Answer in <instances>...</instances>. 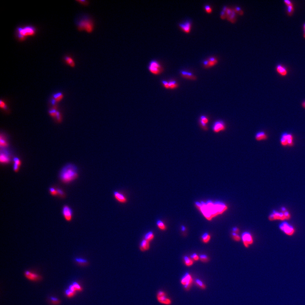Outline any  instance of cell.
I'll return each mask as SVG.
<instances>
[{
    "mask_svg": "<svg viewBox=\"0 0 305 305\" xmlns=\"http://www.w3.org/2000/svg\"><path fill=\"white\" fill-rule=\"evenodd\" d=\"M50 302L52 304L54 305H57L60 303V300L58 298L55 297H50Z\"/></svg>",
    "mask_w": 305,
    "mask_h": 305,
    "instance_id": "836d02e7",
    "label": "cell"
},
{
    "mask_svg": "<svg viewBox=\"0 0 305 305\" xmlns=\"http://www.w3.org/2000/svg\"><path fill=\"white\" fill-rule=\"evenodd\" d=\"M182 230H185L184 227H182Z\"/></svg>",
    "mask_w": 305,
    "mask_h": 305,
    "instance_id": "680465c9",
    "label": "cell"
},
{
    "mask_svg": "<svg viewBox=\"0 0 305 305\" xmlns=\"http://www.w3.org/2000/svg\"><path fill=\"white\" fill-rule=\"evenodd\" d=\"M232 236L233 238L235 241H240L241 240V238L238 234L235 233L233 232L232 234Z\"/></svg>",
    "mask_w": 305,
    "mask_h": 305,
    "instance_id": "7bdbcfd3",
    "label": "cell"
},
{
    "mask_svg": "<svg viewBox=\"0 0 305 305\" xmlns=\"http://www.w3.org/2000/svg\"><path fill=\"white\" fill-rule=\"evenodd\" d=\"M284 2L286 4V5L287 6L291 5V4H292V2L291 1H289V0H285L284 1Z\"/></svg>",
    "mask_w": 305,
    "mask_h": 305,
    "instance_id": "11a10c76",
    "label": "cell"
},
{
    "mask_svg": "<svg viewBox=\"0 0 305 305\" xmlns=\"http://www.w3.org/2000/svg\"><path fill=\"white\" fill-rule=\"evenodd\" d=\"M56 118H57V119L58 121L59 122H61V119H62V118H61V115H60V113L59 112H58V111H57V115H56Z\"/></svg>",
    "mask_w": 305,
    "mask_h": 305,
    "instance_id": "db71d44e",
    "label": "cell"
},
{
    "mask_svg": "<svg viewBox=\"0 0 305 305\" xmlns=\"http://www.w3.org/2000/svg\"><path fill=\"white\" fill-rule=\"evenodd\" d=\"M157 298L158 301L162 304L169 305H170L172 302L171 300L167 297L166 293L163 291H160L158 292Z\"/></svg>",
    "mask_w": 305,
    "mask_h": 305,
    "instance_id": "7c38bea8",
    "label": "cell"
},
{
    "mask_svg": "<svg viewBox=\"0 0 305 305\" xmlns=\"http://www.w3.org/2000/svg\"><path fill=\"white\" fill-rule=\"evenodd\" d=\"M13 161L14 162V164L17 165L18 166H19V167L21 166V160H20L19 158H17V157H15L13 159Z\"/></svg>",
    "mask_w": 305,
    "mask_h": 305,
    "instance_id": "f6af8a7d",
    "label": "cell"
},
{
    "mask_svg": "<svg viewBox=\"0 0 305 305\" xmlns=\"http://www.w3.org/2000/svg\"><path fill=\"white\" fill-rule=\"evenodd\" d=\"M49 192L50 193L51 195L53 196H56L57 195V190L56 189H55L53 187H50L49 189Z\"/></svg>",
    "mask_w": 305,
    "mask_h": 305,
    "instance_id": "60d3db41",
    "label": "cell"
},
{
    "mask_svg": "<svg viewBox=\"0 0 305 305\" xmlns=\"http://www.w3.org/2000/svg\"><path fill=\"white\" fill-rule=\"evenodd\" d=\"M191 258H192V259L194 261H198L200 258V257H199L198 256L197 254H193L191 256Z\"/></svg>",
    "mask_w": 305,
    "mask_h": 305,
    "instance_id": "c3c4849f",
    "label": "cell"
},
{
    "mask_svg": "<svg viewBox=\"0 0 305 305\" xmlns=\"http://www.w3.org/2000/svg\"><path fill=\"white\" fill-rule=\"evenodd\" d=\"M64 61L66 64L71 68H74L76 66L75 62L73 58L71 56H65L64 57Z\"/></svg>",
    "mask_w": 305,
    "mask_h": 305,
    "instance_id": "603a6c76",
    "label": "cell"
},
{
    "mask_svg": "<svg viewBox=\"0 0 305 305\" xmlns=\"http://www.w3.org/2000/svg\"><path fill=\"white\" fill-rule=\"evenodd\" d=\"M36 29L32 26H26L17 28V38L20 41H25L28 36H33L36 34Z\"/></svg>",
    "mask_w": 305,
    "mask_h": 305,
    "instance_id": "3957f363",
    "label": "cell"
},
{
    "mask_svg": "<svg viewBox=\"0 0 305 305\" xmlns=\"http://www.w3.org/2000/svg\"><path fill=\"white\" fill-rule=\"evenodd\" d=\"M218 60L214 57H211L203 61V66L206 68H211L218 64Z\"/></svg>",
    "mask_w": 305,
    "mask_h": 305,
    "instance_id": "9a60e30c",
    "label": "cell"
},
{
    "mask_svg": "<svg viewBox=\"0 0 305 305\" xmlns=\"http://www.w3.org/2000/svg\"><path fill=\"white\" fill-rule=\"evenodd\" d=\"M195 283L201 289H206V286L205 284H204L202 281H201L200 279H197L195 281Z\"/></svg>",
    "mask_w": 305,
    "mask_h": 305,
    "instance_id": "d590c367",
    "label": "cell"
},
{
    "mask_svg": "<svg viewBox=\"0 0 305 305\" xmlns=\"http://www.w3.org/2000/svg\"><path fill=\"white\" fill-rule=\"evenodd\" d=\"M157 227L161 230H166V228H167L166 226H165V224L164 222L162 221H161V220H158L157 222Z\"/></svg>",
    "mask_w": 305,
    "mask_h": 305,
    "instance_id": "f1b7e54d",
    "label": "cell"
},
{
    "mask_svg": "<svg viewBox=\"0 0 305 305\" xmlns=\"http://www.w3.org/2000/svg\"><path fill=\"white\" fill-rule=\"evenodd\" d=\"M199 121L202 122L203 123H204L205 124H207L209 122V118L207 116L203 115H201L200 117Z\"/></svg>",
    "mask_w": 305,
    "mask_h": 305,
    "instance_id": "8d00e7d4",
    "label": "cell"
},
{
    "mask_svg": "<svg viewBox=\"0 0 305 305\" xmlns=\"http://www.w3.org/2000/svg\"><path fill=\"white\" fill-rule=\"evenodd\" d=\"M76 1L78 2L79 3H80V4H81L82 5H85V6L86 5H88L89 4V2L87 1H83V0H80V1L79 0V1H78V0H77Z\"/></svg>",
    "mask_w": 305,
    "mask_h": 305,
    "instance_id": "f907efd6",
    "label": "cell"
},
{
    "mask_svg": "<svg viewBox=\"0 0 305 305\" xmlns=\"http://www.w3.org/2000/svg\"><path fill=\"white\" fill-rule=\"evenodd\" d=\"M169 89L170 90H174L176 89L178 87V84L176 81L174 80H170L168 81Z\"/></svg>",
    "mask_w": 305,
    "mask_h": 305,
    "instance_id": "4316f807",
    "label": "cell"
},
{
    "mask_svg": "<svg viewBox=\"0 0 305 305\" xmlns=\"http://www.w3.org/2000/svg\"><path fill=\"white\" fill-rule=\"evenodd\" d=\"M62 214L67 221L71 220L73 217V211L69 206H64L62 208Z\"/></svg>",
    "mask_w": 305,
    "mask_h": 305,
    "instance_id": "5bb4252c",
    "label": "cell"
},
{
    "mask_svg": "<svg viewBox=\"0 0 305 305\" xmlns=\"http://www.w3.org/2000/svg\"><path fill=\"white\" fill-rule=\"evenodd\" d=\"M220 17L223 19L227 18V15H226V11L224 10H222V11L221 12Z\"/></svg>",
    "mask_w": 305,
    "mask_h": 305,
    "instance_id": "816d5d0a",
    "label": "cell"
},
{
    "mask_svg": "<svg viewBox=\"0 0 305 305\" xmlns=\"http://www.w3.org/2000/svg\"><path fill=\"white\" fill-rule=\"evenodd\" d=\"M295 137L292 133L284 132L280 137V143L283 147H293L295 146Z\"/></svg>",
    "mask_w": 305,
    "mask_h": 305,
    "instance_id": "8992f818",
    "label": "cell"
},
{
    "mask_svg": "<svg viewBox=\"0 0 305 305\" xmlns=\"http://www.w3.org/2000/svg\"><path fill=\"white\" fill-rule=\"evenodd\" d=\"M114 196L117 201L122 203H126L127 202V199L123 194L117 191L114 192Z\"/></svg>",
    "mask_w": 305,
    "mask_h": 305,
    "instance_id": "d6986e66",
    "label": "cell"
},
{
    "mask_svg": "<svg viewBox=\"0 0 305 305\" xmlns=\"http://www.w3.org/2000/svg\"><path fill=\"white\" fill-rule=\"evenodd\" d=\"M276 71L281 76H285L288 73L287 70L284 66L281 64H278L276 68Z\"/></svg>",
    "mask_w": 305,
    "mask_h": 305,
    "instance_id": "44dd1931",
    "label": "cell"
},
{
    "mask_svg": "<svg viewBox=\"0 0 305 305\" xmlns=\"http://www.w3.org/2000/svg\"><path fill=\"white\" fill-rule=\"evenodd\" d=\"M0 106L1 109H6V103L4 101L1 100L0 101Z\"/></svg>",
    "mask_w": 305,
    "mask_h": 305,
    "instance_id": "681fc988",
    "label": "cell"
},
{
    "mask_svg": "<svg viewBox=\"0 0 305 305\" xmlns=\"http://www.w3.org/2000/svg\"><path fill=\"white\" fill-rule=\"evenodd\" d=\"M64 95L61 92H57L53 95V99L56 102H59L63 99Z\"/></svg>",
    "mask_w": 305,
    "mask_h": 305,
    "instance_id": "d4e9b609",
    "label": "cell"
},
{
    "mask_svg": "<svg viewBox=\"0 0 305 305\" xmlns=\"http://www.w3.org/2000/svg\"><path fill=\"white\" fill-rule=\"evenodd\" d=\"M269 136L265 131H258L255 134V139L258 142L264 141L268 139Z\"/></svg>",
    "mask_w": 305,
    "mask_h": 305,
    "instance_id": "2e32d148",
    "label": "cell"
},
{
    "mask_svg": "<svg viewBox=\"0 0 305 305\" xmlns=\"http://www.w3.org/2000/svg\"><path fill=\"white\" fill-rule=\"evenodd\" d=\"M201 237H202L203 242L205 243H208L211 239L210 236L207 233L203 234V235H202V236Z\"/></svg>",
    "mask_w": 305,
    "mask_h": 305,
    "instance_id": "1f68e13d",
    "label": "cell"
},
{
    "mask_svg": "<svg viewBox=\"0 0 305 305\" xmlns=\"http://www.w3.org/2000/svg\"><path fill=\"white\" fill-rule=\"evenodd\" d=\"M195 206L202 213L205 218L209 220H212L215 217L222 214L228 207L225 204L220 201L212 202L209 200L207 202L202 201L195 202Z\"/></svg>",
    "mask_w": 305,
    "mask_h": 305,
    "instance_id": "6da1fadb",
    "label": "cell"
},
{
    "mask_svg": "<svg viewBox=\"0 0 305 305\" xmlns=\"http://www.w3.org/2000/svg\"><path fill=\"white\" fill-rule=\"evenodd\" d=\"M78 30L79 31H85L91 33L94 29V24L91 19L88 17H84L79 20L77 24Z\"/></svg>",
    "mask_w": 305,
    "mask_h": 305,
    "instance_id": "277c9868",
    "label": "cell"
},
{
    "mask_svg": "<svg viewBox=\"0 0 305 305\" xmlns=\"http://www.w3.org/2000/svg\"><path fill=\"white\" fill-rule=\"evenodd\" d=\"M233 232L235 233H236V234H238L239 232V230L238 228H236V227H234V228H233Z\"/></svg>",
    "mask_w": 305,
    "mask_h": 305,
    "instance_id": "9f6ffc18",
    "label": "cell"
},
{
    "mask_svg": "<svg viewBox=\"0 0 305 305\" xmlns=\"http://www.w3.org/2000/svg\"><path fill=\"white\" fill-rule=\"evenodd\" d=\"M234 11L236 12V13L238 14H240V15H242L243 14V11L242 10L241 8L239 6H236L234 9Z\"/></svg>",
    "mask_w": 305,
    "mask_h": 305,
    "instance_id": "ee69618b",
    "label": "cell"
},
{
    "mask_svg": "<svg viewBox=\"0 0 305 305\" xmlns=\"http://www.w3.org/2000/svg\"><path fill=\"white\" fill-rule=\"evenodd\" d=\"M148 69L149 71L154 75H159L163 71L162 67L159 62L155 60H153L150 62Z\"/></svg>",
    "mask_w": 305,
    "mask_h": 305,
    "instance_id": "52a82bcc",
    "label": "cell"
},
{
    "mask_svg": "<svg viewBox=\"0 0 305 305\" xmlns=\"http://www.w3.org/2000/svg\"><path fill=\"white\" fill-rule=\"evenodd\" d=\"M56 190H57V195L60 197L61 198H64L65 197V193L62 189L58 188H56Z\"/></svg>",
    "mask_w": 305,
    "mask_h": 305,
    "instance_id": "f35d334b",
    "label": "cell"
},
{
    "mask_svg": "<svg viewBox=\"0 0 305 305\" xmlns=\"http://www.w3.org/2000/svg\"><path fill=\"white\" fill-rule=\"evenodd\" d=\"M72 284H73V286L75 288L76 291H78L79 292H82L83 291V288H82V286H81L80 285V284L79 283L77 282H73Z\"/></svg>",
    "mask_w": 305,
    "mask_h": 305,
    "instance_id": "d6a6232c",
    "label": "cell"
},
{
    "mask_svg": "<svg viewBox=\"0 0 305 305\" xmlns=\"http://www.w3.org/2000/svg\"><path fill=\"white\" fill-rule=\"evenodd\" d=\"M75 261L78 265L82 266H84L88 264V262L87 260L82 258H75Z\"/></svg>",
    "mask_w": 305,
    "mask_h": 305,
    "instance_id": "cb8c5ba5",
    "label": "cell"
},
{
    "mask_svg": "<svg viewBox=\"0 0 305 305\" xmlns=\"http://www.w3.org/2000/svg\"><path fill=\"white\" fill-rule=\"evenodd\" d=\"M304 30V34H305V30Z\"/></svg>",
    "mask_w": 305,
    "mask_h": 305,
    "instance_id": "91938a15",
    "label": "cell"
},
{
    "mask_svg": "<svg viewBox=\"0 0 305 305\" xmlns=\"http://www.w3.org/2000/svg\"><path fill=\"white\" fill-rule=\"evenodd\" d=\"M180 28L186 33H189L192 28V23L189 20H187L184 22L179 24Z\"/></svg>",
    "mask_w": 305,
    "mask_h": 305,
    "instance_id": "e0dca14e",
    "label": "cell"
},
{
    "mask_svg": "<svg viewBox=\"0 0 305 305\" xmlns=\"http://www.w3.org/2000/svg\"><path fill=\"white\" fill-rule=\"evenodd\" d=\"M279 227L282 232L289 236H292L295 233V228L286 222L281 223Z\"/></svg>",
    "mask_w": 305,
    "mask_h": 305,
    "instance_id": "ba28073f",
    "label": "cell"
},
{
    "mask_svg": "<svg viewBox=\"0 0 305 305\" xmlns=\"http://www.w3.org/2000/svg\"><path fill=\"white\" fill-rule=\"evenodd\" d=\"M184 262L185 265L187 266H191L193 264V260L191 258H189L187 256L184 257Z\"/></svg>",
    "mask_w": 305,
    "mask_h": 305,
    "instance_id": "83f0119b",
    "label": "cell"
},
{
    "mask_svg": "<svg viewBox=\"0 0 305 305\" xmlns=\"http://www.w3.org/2000/svg\"><path fill=\"white\" fill-rule=\"evenodd\" d=\"M199 124H200V126L201 127V128L205 131H207L208 130V127L207 126V124H205L204 123H203L202 122L199 121Z\"/></svg>",
    "mask_w": 305,
    "mask_h": 305,
    "instance_id": "b9f144b4",
    "label": "cell"
},
{
    "mask_svg": "<svg viewBox=\"0 0 305 305\" xmlns=\"http://www.w3.org/2000/svg\"><path fill=\"white\" fill-rule=\"evenodd\" d=\"M212 129L215 133H219L221 131H225L226 129L225 123L222 120H218L213 123Z\"/></svg>",
    "mask_w": 305,
    "mask_h": 305,
    "instance_id": "9c48e42d",
    "label": "cell"
},
{
    "mask_svg": "<svg viewBox=\"0 0 305 305\" xmlns=\"http://www.w3.org/2000/svg\"><path fill=\"white\" fill-rule=\"evenodd\" d=\"M10 157L7 153L1 152L0 155V161L1 163L7 164L10 162Z\"/></svg>",
    "mask_w": 305,
    "mask_h": 305,
    "instance_id": "ffe728a7",
    "label": "cell"
},
{
    "mask_svg": "<svg viewBox=\"0 0 305 305\" xmlns=\"http://www.w3.org/2000/svg\"><path fill=\"white\" fill-rule=\"evenodd\" d=\"M205 10L206 12L208 13H211L212 11V9L211 6L208 5H206L204 6Z\"/></svg>",
    "mask_w": 305,
    "mask_h": 305,
    "instance_id": "bcb514c9",
    "label": "cell"
},
{
    "mask_svg": "<svg viewBox=\"0 0 305 305\" xmlns=\"http://www.w3.org/2000/svg\"><path fill=\"white\" fill-rule=\"evenodd\" d=\"M19 168L20 167L18 166L17 165L14 164L13 165V169L15 172H18L19 170Z\"/></svg>",
    "mask_w": 305,
    "mask_h": 305,
    "instance_id": "f5cc1de1",
    "label": "cell"
},
{
    "mask_svg": "<svg viewBox=\"0 0 305 305\" xmlns=\"http://www.w3.org/2000/svg\"><path fill=\"white\" fill-rule=\"evenodd\" d=\"M78 177L77 167L73 164H69L63 167L60 173L59 177L64 183H69Z\"/></svg>",
    "mask_w": 305,
    "mask_h": 305,
    "instance_id": "7a4b0ae2",
    "label": "cell"
},
{
    "mask_svg": "<svg viewBox=\"0 0 305 305\" xmlns=\"http://www.w3.org/2000/svg\"><path fill=\"white\" fill-rule=\"evenodd\" d=\"M242 242L245 247L248 248L250 244L254 243V239L250 233L244 232L242 235Z\"/></svg>",
    "mask_w": 305,
    "mask_h": 305,
    "instance_id": "8fae6325",
    "label": "cell"
},
{
    "mask_svg": "<svg viewBox=\"0 0 305 305\" xmlns=\"http://www.w3.org/2000/svg\"><path fill=\"white\" fill-rule=\"evenodd\" d=\"M281 212H277L273 211L272 213L269 215L268 219L270 221L274 220H289L291 218V214L285 208L282 207Z\"/></svg>",
    "mask_w": 305,
    "mask_h": 305,
    "instance_id": "5b68a950",
    "label": "cell"
},
{
    "mask_svg": "<svg viewBox=\"0 0 305 305\" xmlns=\"http://www.w3.org/2000/svg\"><path fill=\"white\" fill-rule=\"evenodd\" d=\"M24 275L28 279L32 281H38L42 279V276L39 274L34 273L28 270H26L25 272Z\"/></svg>",
    "mask_w": 305,
    "mask_h": 305,
    "instance_id": "4fadbf2b",
    "label": "cell"
},
{
    "mask_svg": "<svg viewBox=\"0 0 305 305\" xmlns=\"http://www.w3.org/2000/svg\"><path fill=\"white\" fill-rule=\"evenodd\" d=\"M294 11V8L293 4L289 6H287V12L288 15L289 16L292 15Z\"/></svg>",
    "mask_w": 305,
    "mask_h": 305,
    "instance_id": "e575fe53",
    "label": "cell"
},
{
    "mask_svg": "<svg viewBox=\"0 0 305 305\" xmlns=\"http://www.w3.org/2000/svg\"><path fill=\"white\" fill-rule=\"evenodd\" d=\"M200 261L203 262H207L209 260V258L207 255H204V254L200 255Z\"/></svg>",
    "mask_w": 305,
    "mask_h": 305,
    "instance_id": "ab89813d",
    "label": "cell"
},
{
    "mask_svg": "<svg viewBox=\"0 0 305 305\" xmlns=\"http://www.w3.org/2000/svg\"><path fill=\"white\" fill-rule=\"evenodd\" d=\"M154 238V235L153 232L152 231H150V232L147 233L144 236V239L147 241H148L149 242H150L151 241H152Z\"/></svg>",
    "mask_w": 305,
    "mask_h": 305,
    "instance_id": "484cf974",
    "label": "cell"
},
{
    "mask_svg": "<svg viewBox=\"0 0 305 305\" xmlns=\"http://www.w3.org/2000/svg\"><path fill=\"white\" fill-rule=\"evenodd\" d=\"M181 282L186 290H189L193 282L192 276L188 272L186 273L181 278Z\"/></svg>",
    "mask_w": 305,
    "mask_h": 305,
    "instance_id": "30bf717a",
    "label": "cell"
},
{
    "mask_svg": "<svg viewBox=\"0 0 305 305\" xmlns=\"http://www.w3.org/2000/svg\"><path fill=\"white\" fill-rule=\"evenodd\" d=\"M76 292H74L73 291L70 290V289H68L66 290H65L64 292V294L66 296H67L68 298H71L73 297L76 294Z\"/></svg>",
    "mask_w": 305,
    "mask_h": 305,
    "instance_id": "f546056e",
    "label": "cell"
},
{
    "mask_svg": "<svg viewBox=\"0 0 305 305\" xmlns=\"http://www.w3.org/2000/svg\"><path fill=\"white\" fill-rule=\"evenodd\" d=\"M0 145L1 147H6L8 146V144L7 141L5 139L4 137H3L2 135H1V139H0Z\"/></svg>",
    "mask_w": 305,
    "mask_h": 305,
    "instance_id": "4dcf8cb0",
    "label": "cell"
},
{
    "mask_svg": "<svg viewBox=\"0 0 305 305\" xmlns=\"http://www.w3.org/2000/svg\"><path fill=\"white\" fill-rule=\"evenodd\" d=\"M301 106L303 109H305V100L302 103Z\"/></svg>",
    "mask_w": 305,
    "mask_h": 305,
    "instance_id": "6f0895ef",
    "label": "cell"
},
{
    "mask_svg": "<svg viewBox=\"0 0 305 305\" xmlns=\"http://www.w3.org/2000/svg\"><path fill=\"white\" fill-rule=\"evenodd\" d=\"M180 73H181V75L182 77L185 79L191 80H195L197 79L196 76L190 72L187 71L186 70H181Z\"/></svg>",
    "mask_w": 305,
    "mask_h": 305,
    "instance_id": "ac0fdd59",
    "label": "cell"
},
{
    "mask_svg": "<svg viewBox=\"0 0 305 305\" xmlns=\"http://www.w3.org/2000/svg\"><path fill=\"white\" fill-rule=\"evenodd\" d=\"M161 82L162 84L164 86V87L165 89H169V82L168 81H165V80H162Z\"/></svg>",
    "mask_w": 305,
    "mask_h": 305,
    "instance_id": "7dc6e473",
    "label": "cell"
},
{
    "mask_svg": "<svg viewBox=\"0 0 305 305\" xmlns=\"http://www.w3.org/2000/svg\"><path fill=\"white\" fill-rule=\"evenodd\" d=\"M57 111L55 108H53V109H51L49 110V113L50 116H51L52 117L55 118V117H56V115H57Z\"/></svg>",
    "mask_w": 305,
    "mask_h": 305,
    "instance_id": "74e56055",
    "label": "cell"
},
{
    "mask_svg": "<svg viewBox=\"0 0 305 305\" xmlns=\"http://www.w3.org/2000/svg\"><path fill=\"white\" fill-rule=\"evenodd\" d=\"M149 242H149L148 241H147L145 239L142 241L139 246L140 249L142 251H145L146 250H148L150 248Z\"/></svg>",
    "mask_w": 305,
    "mask_h": 305,
    "instance_id": "7402d4cb",
    "label": "cell"
}]
</instances>
